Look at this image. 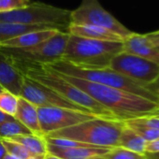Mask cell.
<instances>
[{"mask_svg":"<svg viewBox=\"0 0 159 159\" xmlns=\"http://www.w3.org/2000/svg\"><path fill=\"white\" fill-rule=\"evenodd\" d=\"M110 68L136 82L152 85L159 79V65L125 52L111 60Z\"/></svg>","mask_w":159,"mask_h":159,"instance_id":"9c48e42d","label":"cell"},{"mask_svg":"<svg viewBox=\"0 0 159 159\" xmlns=\"http://www.w3.org/2000/svg\"><path fill=\"white\" fill-rule=\"evenodd\" d=\"M45 66H48L56 72L64 75L119 89L144 98L154 103H159V96L153 90L152 84L148 85L136 82L121 73L111 69L110 67L101 69H87L73 66L63 60H59L55 63Z\"/></svg>","mask_w":159,"mask_h":159,"instance_id":"3957f363","label":"cell"},{"mask_svg":"<svg viewBox=\"0 0 159 159\" xmlns=\"http://www.w3.org/2000/svg\"><path fill=\"white\" fill-rule=\"evenodd\" d=\"M24 146L32 155L45 156L47 152V140L44 136H37L34 134L27 136H17L9 139Z\"/></svg>","mask_w":159,"mask_h":159,"instance_id":"ac0fdd59","label":"cell"},{"mask_svg":"<svg viewBox=\"0 0 159 159\" xmlns=\"http://www.w3.org/2000/svg\"><path fill=\"white\" fill-rule=\"evenodd\" d=\"M12 63L23 75L49 87L69 102L88 110L98 117L120 120L111 111L99 104L86 93L66 82L59 75V73L48 66L39 64H24L13 61Z\"/></svg>","mask_w":159,"mask_h":159,"instance_id":"7a4b0ae2","label":"cell"},{"mask_svg":"<svg viewBox=\"0 0 159 159\" xmlns=\"http://www.w3.org/2000/svg\"><path fill=\"white\" fill-rule=\"evenodd\" d=\"M145 35L152 42V44L159 45V30L154 31V32H151V33H148V34H145Z\"/></svg>","mask_w":159,"mask_h":159,"instance_id":"f1b7e54d","label":"cell"},{"mask_svg":"<svg viewBox=\"0 0 159 159\" xmlns=\"http://www.w3.org/2000/svg\"><path fill=\"white\" fill-rule=\"evenodd\" d=\"M11 118H12V116H10V115H8V114H6L3 111H0V125L9 121V120H11Z\"/></svg>","mask_w":159,"mask_h":159,"instance_id":"f546056e","label":"cell"},{"mask_svg":"<svg viewBox=\"0 0 159 159\" xmlns=\"http://www.w3.org/2000/svg\"><path fill=\"white\" fill-rule=\"evenodd\" d=\"M124 125L125 123L122 120L96 117L73 126L52 132L45 138L69 139L96 147L114 148L118 147Z\"/></svg>","mask_w":159,"mask_h":159,"instance_id":"5b68a950","label":"cell"},{"mask_svg":"<svg viewBox=\"0 0 159 159\" xmlns=\"http://www.w3.org/2000/svg\"><path fill=\"white\" fill-rule=\"evenodd\" d=\"M3 159H19V158H17V157H15V156H13V155H11V154L7 152Z\"/></svg>","mask_w":159,"mask_h":159,"instance_id":"d590c367","label":"cell"},{"mask_svg":"<svg viewBox=\"0 0 159 159\" xmlns=\"http://www.w3.org/2000/svg\"><path fill=\"white\" fill-rule=\"evenodd\" d=\"M92 159H104V157H103V155H102V156H98V157H94V158H92Z\"/></svg>","mask_w":159,"mask_h":159,"instance_id":"74e56055","label":"cell"},{"mask_svg":"<svg viewBox=\"0 0 159 159\" xmlns=\"http://www.w3.org/2000/svg\"><path fill=\"white\" fill-rule=\"evenodd\" d=\"M31 3L32 0H0V12L25 8Z\"/></svg>","mask_w":159,"mask_h":159,"instance_id":"484cf974","label":"cell"},{"mask_svg":"<svg viewBox=\"0 0 159 159\" xmlns=\"http://www.w3.org/2000/svg\"><path fill=\"white\" fill-rule=\"evenodd\" d=\"M6 153H7V151H6L5 147H4L1 139H0V159H3L4 156L6 155Z\"/></svg>","mask_w":159,"mask_h":159,"instance_id":"4dcf8cb0","label":"cell"},{"mask_svg":"<svg viewBox=\"0 0 159 159\" xmlns=\"http://www.w3.org/2000/svg\"><path fill=\"white\" fill-rule=\"evenodd\" d=\"M31 134V131L14 117L0 125V139H9L13 137L27 136Z\"/></svg>","mask_w":159,"mask_h":159,"instance_id":"44dd1931","label":"cell"},{"mask_svg":"<svg viewBox=\"0 0 159 159\" xmlns=\"http://www.w3.org/2000/svg\"><path fill=\"white\" fill-rule=\"evenodd\" d=\"M39 120L43 136L92 120L98 116L63 108H38Z\"/></svg>","mask_w":159,"mask_h":159,"instance_id":"8fae6325","label":"cell"},{"mask_svg":"<svg viewBox=\"0 0 159 159\" xmlns=\"http://www.w3.org/2000/svg\"><path fill=\"white\" fill-rule=\"evenodd\" d=\"M122 52L123 41L97 40L69 35L61 60L82 68L101 69L110 67L114 56Z\"/></svg>","mask_w":159,"mask_h":159,"instance_id":"277c9868","label":"cell"},{"mask_svg":"<svg viewBox=\"0 0 159 159\" xmlns=\"http://www.w3.org/2000/svg\"><path fill=\"white\" fill-rule=\"evenodd\" d=\"M59 75L69 84L86 93L122 121L147 116L157 106V103L128 92L61 73Z\"/></svg>","mask_w":159,"mask_h":159,"instance_id":"6da1fadb","label":"cell"},{"mask_svg":"<svg viewBox=\"0 0 159 159\" xmlns=\"http://www.w3.org/2000/svg\"><path fill=\"white\" fill-rule=\"evenodd\" d=\"M23 79V74L15 67L11 59L0 49V85L20 97Z\"/></svg>","mask_w":159,"mask_h":159,"instance_id":"4fadbf2b","label":"cell"},{"mask_svg":"<svg viewBox=\"0 0 159 159\" xmlns=\"http://www.w3.org/2000/svg\"><path fill=\"white\" fill-rule=\"evenodd\" d=\"M19 97L8 90L0 92V111L4 113L14 117L17 111Z\"/></svg>","mask_w":159,"mask_h":159,"instance_id":"7402d4cb","label":"cell"},{"mask_svg":"<svg viewBox=\"0 0 159 159\" xmlns=\"http://www.w3.org/2000/svg\"><path fill=\"white\" fill-rule=\"evenodd\" d=\"M155 46H156V47L158 48V50H159V45H155Z\"/></svg>","mask_w":159,"mask_h":159,"instance_id":"ab89813d","label":"cell"},{"mask_svg":"<svg viewBox=\"0 0 159 159\" xmlns=\"http://www.w3.org/2000/svg\"><path fill=\"white\" fill-rule=\"evenodd\" d=\"M3 90H4V88H3V87H2L1 85H0V92H1V91H3Z\"/></svg>","mask_w":159,"mask_h":159,"instance_id":"f35d334b","label":"cell"},{"mask_svg":"<svg viewBox=\"0 0 159 159\" xmlns=\"http://www.w3.org/2000/svg\"><path fill=\"white\" fill-rule=\"evenodd\" d=\"M149 116H152V117H155V118H158L159 119V103L157 104V106L155 107V109L151 112V114H149Z\"/></svg>","mask_w":159,"mask_h":159,"instance_id":"1f68e13d","label":"cell"},{"mask_svg":"<svg viewBox=\"0 0 159 159\" xmlns=\"http://www.w3.org/2000/svg\"><path fill=\"white\" fill-rule=\"evenodd\" d=\"M152 87H153V90L155 91V93L159 96V79L155 82V84H152Z\"/></svg>","mask_w":159,"mask_h":159,"instance_id":"836d02e7","label":"cell"},{"mask_svg":"<svg viewBox=\"0 0 159 159\" xmlns=\"http://www.w3.org/2000/svg\"><path fill=\"white\" fill-rule=\"evenodd\" d=\"M29 159H44V156L42 157V156H35V155H33Z\"/></svg>","mask_w":159,"mask_h":159,"instance_id":"8d00e7d4","label":"cell"},{"mask_svg":"<svg viewBox=\"0 0 159 159\" xmlns=\"http://www.w3.org/2000/svg\"><path fill=\"white\" fill-rule=\"evenodd\" d=\"M124 123H125L127 126H129L130 128H132V129H133L139 136H140L146 142L152 141V140H155V139H159V130L146 127V126H144V125H141L133 123V122L130 121V120H125V121H124Z\"/></svg>","mask_w":159,"mask_h":159,"instance_id":"603a6c76","label":"cell"},{"mask_svg":"<svg viewBox=\"0 0 159 159\" xmlns=\"http://www.w3.org/2000/svg\"><path fill=\"white\" fill-rule=\"evenodd\" d=\"M69 34L58 31L49 39L33 47L23 49H1L13 62L24 64L50 65L62 59Z\"/></svg>","mask_w":159,"mask_h":159,"instance_id":"52a82bcc","label":"cell"},{"mask_svg":"<svg viewBox=\"0 0 159 159\" xmlns=\"http://www.w3.org/2000/svg\"><path fill=\"white\" fill-rule=\"evenodd\" d=\"M103 157L104 159H146L145 154H139L122 147L111 148Z\"/></svg>","mask_w":159,"mask_h":159,"instance_id":"cb8c5ba5","label":"cell"},{"mask_svg":"<svg viewBox=\"0 0 159 159\" xmlns=\"http://www.w3.org/2000/svg\"><path fill=\"white\" fill-rule=\"evenodd\" d=\"M146 159H159V152L158 153H145Z\"/></svg>","mask_w":159,"mask_h":159,"instance_id":"d6a6232c","label":"cell"},{"mask_svg":"<svg viewBox=\"0 0 159 159\" xmlns=\"http://www.w3.org/2000/svg\"><path fill=\"white\" fill-rule=\"evenodd\" d=\"M71 11L41 2H32L18 10L0 12V23L25 25H50L66 32Z\"/></svg>","mask_w":159,"mask_h":159,"instance_id":"8992f818","label":"cell"},{"mask_svg":"<svg viewBox=\"0 0 159 159\" xmlns=\"http://www.w3.org/2000/svg\"><path fill=\"white\" fill-rule=\"evenodd\" d=\"M123 52L159 65V50L146 35L132 33L123 40Z\"/></svg>","mask_w":159,"mask_h":159,"instance_id":"7c38bea8","label":"cell"},{"mask_svg":"<svg viewBox=\"0 0 159 159\" xmlns=\"http://www.w3.org/2000/svg\"><path fill=\"white\" fill-rule=\"evenodd\" d=\"M111 148L105 147H60L47 142V152L61 159H92L106 154Z\"/></svg>","mask_w":159,"mask_h":159,"instance_id":"5bb4252c","label":"cell"},{"mask_svg":"<svg viewBox=\"0 0 159 159\" xmlns=\"http://www.w3.org/2000/svg\"><path fill=\"white\" fill-rule=\"evenodd\" d=\"M70 24L101 27L120 36L123 39L133 33L103 9L98 0H83L76 10L71 11Z\"/></svg>","mask_w":159,"mask_h":159,"instance_id":"ba28073f","label":"cell"},{"mask_svg":"<svg viewBox=\"0 0 159 159\" xmlns=\"http://www.w3.org/2000/svg\"><path fill=\"white\" fill-rule=\"evenodd\" d=\"M58 31L60 30L54 28L30 31L0 43V47L9 49H23L33 47L49 39L50 38L54 36Z\"/></svg>","mask_w":159,"mask_h":159,"instance_id":"9a60e30c","label":"cell"},{"mask_svg":"<svg viewBox=\"0 0 159 159\" xmlns=\"http://www.w3.org/2000/svg\"><path fill=\"white\" fill-rule=\"evenodd\" d=\"M44 159H61V158H59V157H57V156H55L53 154H51L49 152H47L46 155L44 156Z\"/></svg>","mask_w":159,"mask_h":159,"instance_id":"e575fe53","label":"cell"},{"mask_svg":"<svg viewBox=\"0 0 159 159\" xmlns=\"http://www.w3.org/2000/svg\"><path fill=\"white\" fill-rule=\"evenodd\" d=\"M145 146L146 141L125 124L119 138L118 147H122L139 154H145Z\"/></svg>","mask_w":159,"mask_h":159,"instance_id":"d6986e66","label":"cell"},{"mask_svg":"<svg viewBox=\"0 0 159 159\" xmlns=\"http://www.w3.org/2000/svg\"><path fill=\"white\" fill-rule=\"evenodd\" d=\"M130 121H132L133 123L144 125L146 127L149 128H152V129H156L159 130V119L152 117V116H142V117H139V118H134V119H129Z\"/></svg>","mask_w":159,"mask_h":159,"instance_id":"4316f807","label":"cell"},{"mask_svg":"<svg viewBox=\"0 0 159 159\" xmlns=\"http://www.w3.org/2000/svg\"><path fill=\"white\" fill-rule=\"evenodd\" d=\"M159 152V139L146 142L145 153H158Z\"/></svg>","mask_w":159,"mask_h":159,"instance_id":"83f0119b","label":"cell"},{"mask_svg":"<svg viewBox=\"0 0 159 159\" xmlns=\"http://www.w3.org/2000/svg\"><path fill=\"white\" fill-rule=\"evenodd\" d=\"M14 118L30 130L32 134L43 136L39 125L38 107L21 97L18 99V107Z\"/></svg>","mask_w":159,"mask_h":159,"instance_id":"2e32d148","label":"cell"},{"mask_svg":"<svg viewBox=\"0 0 159 159\" xmlns=\"http://www.w3.org/2000/svg\"><path fill=\"white\" fill-rule=\"evenodd\" d=\"M23 76L24 79L20 97L31 102L38 108H63L93 114L88 110L69 102L49 87L25 75Z\"/></svg>","mask_w":159,"mask_h":159,"instance_id":"30bf717a","label":"cell"},{"mask_svg":"<svg viewBox=\"0 0 159 159\" xmlns=\"http://www.w3.org/2000/svg\"><path fill=\"white\" fill-rule=\"evenodd\" d=\"M66 32L72 36L89 39L106 40V41H123L124 40L120 36L107 29L93 26V25H77L69 24Z\"/></svg>","mask_w":159,"mask_h":159,"instance_id":"e0dca14e","label":"cell"},{"mask_svg":"<svg viewBox=\"0 0 159 159\" xmlns=\"http://www.w3.org/2000/svg\"><path fill=\"white\" fill-rule=\"evenodd\" d=\"M50 28L57 29V28H55L53 26H50V25H13V24L0 23V43H2L6 40H9L11 39H13L22 34L30 32V31L50 29Z\"/></svg>","mask_w":159,"mask_h":159,"instance_id":"ffe728a7","label":"cell"},{"mask_svg":"<svg viewBox=\"0 0 159 159\" xmlns=\"http://www.w3.org/2000/svg\"><path fill=\"white\" fill-rule=\"evenodd\" d=\"M7 151L8 153L19 158V159H29L31 156H33L24 146L21 144L11 141L10 139H0Z\"/></svg>","mask_w":159,"mask_h":159,"instance_id":"d4e9b609","label":"cell"}]
</instances>
